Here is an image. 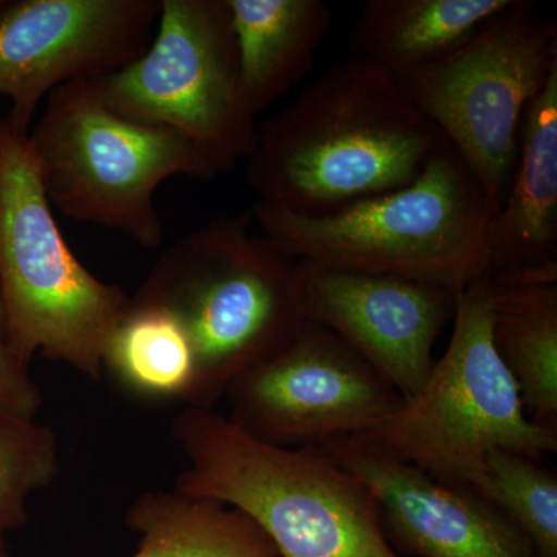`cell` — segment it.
Instances as JSON below:
<instances>
[{
  "label": "cell",
  "mask_w": 557,
  "mask_h": 557,
  "mask_svg": "<svg viewBox=\"0 0 557 557\" xmlns=\"http://www.w3.org/2000/svg\"><path fill=\"white\" fill-rule=\"evenodd\" d=\"M448 145L397 81L354 54L259 127L247 180L263 203L325 214L408 185Z\"/></svg>",
  "instance_id": "cell-1"
},
{
  "label": "cell",
  "mask_w": 557,
  "mask_h": 557,
  "mask_svg": "<svg viewBox=\"0 0 557 557\" xmlns=\"http://www.w3.org/2000/svg\"><path fill=\"white\" fill-rule=\"evenodd\" d=\"M171 434L185 461L174 490L244 512L278 557H401L372 491L322 446L263 442L214 409L183 408Z\"/></svg>",
  "instance_id": "cell-2"
},
{
  "label": "cell",
  "mask_w": 557,
  "mask_h": 557,
  "mask_svg": "<svg viewBox=\"0 0 557 557\" xmlns=\"http://www.w3.org/2000/svg\"><path fill=\"white\" fill-rule=\"evenodd\" d=\"M251 209L190 231L157 260L134 298L177 318L194 355L185 408L214 409L239 376L306 324L299 259L251 231Z\"/></svg>",
  "instance_id": "cell-3"
},
{
  "label": "cell",
  "mask_w": 557,
  "mask_h": 557,
  "mask_svg": "<svg viewBox=\"0 0 557 557\" xmlns=\"http://www.w3.org/2000/svg\"><path fill=\"white\" fill-rule=\"evenodd\" d=\"M251 214L278 248L329 269L456 292L490 274L494 212L478 177L449 145L401 188L325 214H299L263 201Z\"/></svg>",
  "instance_id": "cell-4"
},
{
  "label": "cell",
  "mask_w": 557,
  "mask_h": 557,
  "mask_svg": "<svg viewBox=\"0 0 557 557\" xmlns=\"http://www.w3.org/2000/svg\"><path fill=\"white\" fill-rule=\"evenodd\" d=\"M491 293L490 274L458 292L453 335L424 386L350 437L438 482L478 493L493 450L537 458L557 453L556 429L528 417L518 383L494 347Z\"/></svg>",
  "instance_id": "cell-5"
},
{
  "label": "cell",
  "mask_w": 557,
  "mask_h": 557,
  "mask_svg": "<svg viewBox=\"0 0 557 557\" xmlns=\"http://www.w3.org/2000/svg\"><path fill=\"white\" fill-rule=\"evenodd\" d=\"M129 302L70 249L28 135L0 119V304L22 358H46L100 380L106 344Z\"/></svg>",
  "instance_id": "cell-6"
},
{
  "label": "cell",
  "mask_w": 557,
  "mask_h": 557,
  "mask_svg": "<svg viewBox=\"0 0 557 557\" xmlns=\"http://www.w3.org/2000/svg\"><path fill=\"white\" fill-rule=\"evenodd\" d=\"M28 141L51 208L119 231L145 248L163 242L156 201L161 183L219 175L182 135L113 112L94 81L51 91Z\"/></svg>",
  "instance_id": "cell-7"
},
{
  "label": "cell",
  "mask_w": 557,
  "mask_h": 557,
  "mask_svg": "<svg viewBox=\"0 0 557 557\" xmlns=\"http://www.w3.org/2000/svg\"><path fill=\"white\" fill-rule=\"evenodd\" d=\"M557 70V22L512 0L463 47L401 83L468 164L496 214L507 196L528 106Z\"/></svg>",
  "instance_id": "cell-8"
},
{
  "label": "cell",
  "mask_w": 557,
  "mask_h": 557,
  "mask_svg": "<svg viewBox=\"0 0 557 557\" xmlns=\"http://www.w3.org/2000/svg\"><path fill=\"white\" fill-rule=\"evenodd\" d=\"M94 83L113 112L182 135L219 175L258 143L226 0H161L148 49Z\"/></svg>",
  "instance_id": "cell-9"
},
{
  "label": "cell",
  "mask_w": 557,
  "mask_h": 557,
  "mask_svg": "<svg viewBox=\"0 0 557 557\" xmlns=\"http://www.w3.org/2000/svg\"><path fill=\"white\" fill-rule=\"evenodd\" d=\"M225 399L234 424L289 448L350 437L403 405L401 395L369 362L311 322L234 381Z\"/></svg>",
  "instance_id": "cell-10"
},
{
  "label": "cell",
  "mask_w": 557,
  "mask_h": 557,
  "mask_svg": "<svg viewBox=\"0 0 557 557\" xmlns=\"http://www.w3.org/2000/svg\"><path fill=\"white\" fill-rule=\"evenodd\" d=\"M161 0H16L0 7V97L7 123L30 134L40 102L97 81L148 49Z\"/></svg>",
  "instance_id": "cell-11"
},
{
  "label": "cell",
  "mask_w": 557,
  "mask_h": 557,
  "mask_svg": "<svg viewBox=\"0 0 557 557\" xmlns=\"http://www.w3.org/2000/svg\"><path fill=\"white\" fill-rule=\"evenodd\" d=\"M306 322L335 333L403 399L434 369V346L453 322L458 292L381 274L329 269L299 260Z\"/></svg>",
  "instance_id": "cell-12"
},
{
  "label": "cell",
  "mask_w": 557,
  "mask_h": 557,
  "mask_svg": "<svg viewBox=\"0 0 557 557\" xmlns=\"http://www.w3.org/2000/svg\"><path fill=\"white\" fill-rule=\"evenodd\" d=\"M321 446L372 491L399 556L533 557L518 528L478 491L438 482L355 437Z\"/></svg>",
  "instance_id": "cell-13"
},
{
  "label": "cell",
  "mask_w": 557,
  "mask_h": 557,
  "mask_svg": "<svg viewBox=\"0 0 557 557\" xmlns=\"http://www.w3.org/2000/svg\"><path fill=\"white\" fill-rule=\"evenodd\" d=\"M487 255L494 285H557V70L523 115L507 196L487 231Z\"/></svg>",
  "instance_id": "cell-14"
},
{
  "label": "cell",
  "mask_w": 557,
  "mask_h": 557,
  "mask_svg": "<svg viewBox=\"0 0 557 557\" xmlns=\"http://www.w3.org/2000/svg\"><path fill=\"white\" fill-rule=\"evenodd\" d=\"M226 2L239 51L242 90L258 119L309 75L332 30V9L322 0Z\"/></svg>",
  "instance_id": "cell-15"
},
{
  "label": "cell",
  "mask_w": 557,
  "mask_h": 557,
  "mask_svg": "<svg viewBox=\"0 0 557 557\" xmlns=\"http://www.w3.org/2000/svg\"><path fill=\"white\" fill-rule=\"evenodd\" d=\"M512 0H368L355 22V54L401 83L463 47Z\"/></svg>",
  "instance_id": "cell-16"
},
{
  "label": "cell",
  "mask_w": 557,
  "mask_h": 557,
  "mask_svg": "<svg viewBox=\"0 0 557 557\" xmlns=\"http://www.w3.org/2000/svg\"><path fill=\"white\" fill-rule=\"evenodd\" d=\"M124 519L138 534L131 557H278L270 537L244 512L174 487L143 491Z\"/></svg>",
  "instance_id": "cell-17"
},
{
  "label": "cell",
  "mask_w": 557,
  "mask_h": 557,
  "mask_svg": "<svg viewBox=\"0 0 557 557\" xmlns=\"http://www.w3.org/2000/svg\"><path fill=\"white\" fill-rule=\"evenodd\" d=\"M491 333L528 417L557 431V285L493 284Z\"/></svg>",
  "instance_id": "cell-18"
},
{
  "label": "cell",
  "mask_w": 557,
  "mask_h": 557,
  "mask_svg": "<svg viewBox=\"0 0 557 557\" xmlns=\"http://www.w3.org/2000/svg\"><path fill=\"white\" fill-rule=\"evenodd\" d=\"M102 368L137 397L185 405L194 380L193 347L170 311L131 298L110 333Z\"/></svg>",
  "instance_id": "cell-19"
},
{
  "label": "cell",
  "mask_w": 557,
  "mask_h": 557,
  "mask_svg": "<svg viewBox=\"0 0 557 557\" xmlns=\"http://www.w3.org/2000/svg\"><path fill=\"white\" fill-rule=\"evenodd\" d=\"M479 494L518 528L533 557H557V475L544 458L493 450Z\"/></svg>",
  "instance_id": "cell-20"
},
{
  "label": "cell",
  "mask_w": 557,
  "mask_h": 557,
  "mask_svg": "<svg viewBox=\"0 0 557 557\" xmlns=\"http://www.w3.org/2000/svg\"><path fill=\"white\" fill-rule=\"evenodd\" d=\"M60 474V440L36 420L0 413V537L27 525L33 494Z\"/></svg>",
  "instance_id": "cell-21"
},
{
  "label": "cell",
  "mask_w": 557,
  "mask_h": 557,
  "mask_svg": "<svg viewBox=\"0 0 557 557\" xmlns=\"http://www.w3.org/2000/svg\"><path fill=\"white\" fill-rule=\"evenodd\" d=\"M42 392L14 344L0 304V413L36 420L42 408Z\"/></svg>",
  "instance_id": "cell-22"
},
{
  "label": "cell",
  "mask_w": 557,
  "mask_h": 557,
  "mask_svg": "<svg viewBox=\"0 0 557 557\" xmlns=\"http://www.w3.org/2000/svg\"><path fill=\"white\" fill-rule=\"evenodd\" d=\"M0 557H11L9 547L5 544V537H0Z\"/></svg>",
  "instance_id": "cell-23"
},
{
  "label": "cell",
  "mask_w": 557,
  "mask_h": 557,
  "mask_svg": "<svg viewBox=\"0 0 557 557\" xmlns=\"http://www.w3.org/2000/svg\"><path fill=\"white\" fill-rule=\"evenodd\" d=\"M2 5H3V2H0V7H2Z\"/></svg>",
  "instance_id": "cell-24"
}]
</instances>
